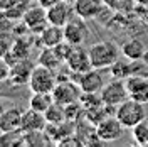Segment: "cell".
<instances>
[{"label": "cell", "mask_w": 148, "mask_h": 147, "mask_svg": "<svg viewBox=\"0 0 148 147\" xmlns=\"http://www.w3.org/2000/svg\"><path fill=\"white\" fill-rule=\"evenodd\" d=\"M89 58H91L92 68L98 69H110L121 54V47L114 44L113 41H99L89 46Z\"/></svg>", "instance_id": "1"}, {"label": "cell", "mask_w": 148, "mask_h": 147, "mask_svg": "<svg viewBox=\"0 0 148 147\" xmlns=\"http://www.w3.org/2000/svg\"><path fill=\"white\" fill-rule=\"evenodd\" d=\"M116 119L120 120L126 129H133L135 125H138L140 122H143L147 119L145 103L133 100V98L125 100L121 105L116 107Z\"/></svg>", "instance_id": "2"}, {"label": "cell", "mask_w": 148, "mask_h": 147, "mask_svg": "<svg viewBox=\"0 0 148 147\" xmlns=\"http://www.w3.org/2000/svg\"><path fill=\"white\" fill-rule=\"evenodd\" d=\"M56 85H57V76L54 74V69L42 64H37L34 68L29 81V88L32 90V93H52Z\"/></svg>", "instance_id": "3"}, {"label": "cell", "mask_w": 148, "mask_h": 147, "mask_svg": "<svg viewBox=\"0 0 148 147\" xmlns=\"http://www.w3.org/2000/svg\"><path fill=\"white\" fill-rule=\"evenodd\" d=\"M99 95H101L103 103L111 105V107H118L125 100L130 98L126 81L125 80H118V78H113L110 83H106L103 86V90L99 92Z\"/></svg>", "instance_id": "4"}, {"label": "cell", "mask_w": 148, "mask_h": 147, "mask_svg": "<svg viewBox=\"0 0 148 147\" xmlns=\"http://www.w3.org/2000/svg\"><path fill=\"white\" fill-rule=\"evenodd\" d=\"M81 93L83 92L76 81L64 80V81H57L56 88L52 90V98H54L56 103L66 107V105H71L74 101H79Z\"/></svg>", "instance_id": "5"}, {"label": "cell", "mask_w": 148, "mask_h": 147, "mask_svg": "<svg viewBox=\"0 0 148 147\" xmlns=\"http://www.w3.org/2000/svg\"><path fill=\"white\" fill-rule=\"evenodd\" d=\"M22 22L25 24V27L29 29V32L32 34H40L44 29L49 26V19H47V9L42 5H30L25 12V15L22 19Z\"/></svg>", "instance_id": "6"}, {"label": "cell", "mask_w": 148, "mask_h": 147, "mask_svg": "<svg viewBox=\"0 0 148 147\" xmlns=\"http://www.w3.org/2000/svg\"><path fill=\"white\" fill-rule=\"evenodd\" d=\"M64 37L66 41L73 46H83L86 39L89 37V29L86 26V19L73 17L64 26Z\"/></svg>", "instance_id": "7"}, {"label": "cell", "mask_w": 148, "mask_h": 147, "mask_svg": "<svg viewBox=\"0 0 148 147\" xmlns=\"http://www.w3.org/2000/svg\"><path fill=\"white\" fill-rule=\"evenodd\" d=\"M125 129L126 127L116 119V115H111L96 125V134H98V139L103 142H114V140L121 139Z\"/></svg>", "instance_id": "8"}, {"label": "cell", "mask_w": 148, "mask_h": 147, "mask_svg": "<svg viewBox=\"0 0 148 147\" xmlns=\"http://www.w3.org/2000/svg\"><path fill=\"white\" fill-rule=\"evenodd\" d=\"M64 64L67 66V69L73 71V73L83 74V73H86V71H89L92 68L91 58H89V51L84 49L83 46H73V49H71V53H69V56H67V59H66Z\"/></svg>", "instance_id": "9"}, {"label": "cell", "mask_w": 148, "mask_h": 147, "mask_svg": "<svg viewBox=\"0 0 148 147\" xmlns=\"http://www.w3.org/2000/svg\"><path fill=\"white\" fill-rule=\"evenodd\" d=\"M73 15H76L73 3H69L66 0H59L57 3L51 5L47 9V19H49V24H52V26L64 27L66 24L73 19Z\"/></svg>", "instance_id": "10"}, {"label": "cell", "mask_w": 148, "mask_h": 147, "mask_svg": "<svg viewBox=\"0 0 148 147\" xmlns=\"http://www.w3.org/2000/svg\"><path fill=\"white\" fill-rule=\"evenodd\" d=\"M77 85L83 93H99L104 86L101 69L91 68L89 71H86L83 74L77 73Z\"/></svg>", "instance_id": "11"}, {"label": "cell", "mask_w": 148, "mask_h": 147, "mask_svg": "<svg viewBox=\"0 0 148 147\" xmlns=\"http://www.w3.org/2000/svg\"><path fill=\"white\" fill-rule=\"evenodd\" d=\"M36 64L25 58V59H18L17 63H14L12 68H10V76L9 81L15 86H22V85H27L30 81V76H32V71H34Z\"/></svg>", "instance_id": "12"}, {"label": "cell", "mask_w": 148, "mask_h": 147, "mask_svg": "<svg viewBox=\"0 0 148 147\" xmlns=\"http://www.w3.org/2000/svg\"><path fill=\"white\" fill-rule=\"evenodd\" d=\"M47 127V119L42 112H37L29 107V110L22 112V125L20 130L24 134H30V132H40L46 130Z\"/></svg>", "instance_id": "13"}, {"label": "cell", "mask_w": 148, "mask_h": 147, "mask_svg": "<svg viewBox=\"0 0 148 147\" xmlns=\"http://www.w3.org/2000/svg\"><path fill=\"white\" fill-rule=\"evenodd\" d=\"M126 88H128L130 98L138 100L141 103H148V78L141 74H131L126 80Z\"/></svg>", "instance_id": "14"}, {"label": "cell", "mask_w": 148, "mask_h": 147, "mask_svg": "<svg viewBox=\"0 0 148 147\" xmlns=\"http://www.w3.org/2000/svg\"><path fill=\"white\" fill-rule=\"evenodd\" d=\"M22 125V110L17 107H12L2 113L0 117V132H14L20 130Z\"/></svg>", "instance_id": "15"}, {"label": "cell", "mask_w": 148, "mask_h": 147, "mask_svg": "<svg viewBox=\"0 0 148 147\" xmlns=\"http://www.w3.org/2000/svg\"><path fill=\"white\" fill-rule=\"evenodd\" d=\"M39 39H40L42 47H54V46H57V44H61L62 41H66L64 27H59V26H52V24H49V26L39 34Z\"/></svg>", "instance_id": "16"}, {"label": "cell", "mask_w": 148, "mask_h": 147, "mask_svg": "<svg viewBox=\"0 0 148 147\" xmlns=\"http://www.w3.org/2000/svg\"><path fill=\"white\" fill-rule=\"evenodd\" d=\"M74 7V14L81 19H94L99 14L101 3L99 0H76L73 3Z\"/></svg>", "instance_id": "17"}, {"label": "cell", "mask_w": 148, "mask_h": 147, "mask_svg": "<svg viewBox=\"0 0 148 147\" xmlns=\"http://www.w3.org/2000/svg\"><path fill=\"white\" fill-rule=\"evenodd\" d=\"M121 54L131 61H141L147 54V47L140 39H130L121 46Z\"/></svg>", "instance_id": "18"}, {"label": "cell", "mask_w": 148, "mask_h": 147, "mask_svg": "<svg viewBox=\"0 0 148 147\" xmlns=\"http://www.w3.org/2000/svg\"><path fill=\"white\" fill-rule=\"evenodd\" d=\"M37 63L42 64V66H46V68H51V69H57L61 64H64V63L59 59V56L56 54L54 47H44V49L39 53Z\"/></svg>", "instance_id": "19"}, {"label": "cell", "mask_w": 148, "mask_h": 147, "mask_svg": "<svg viewBox=\"0 0 148 147\" xmlns=\"http://www.w3.org/2000/svg\"><path fill=\"white\" fill-rule=\"evenodd\" d=\"M54 103V98H52V93H34L29 100V107L34 108L37 112H42L46 113L47 108Z\"/></svg>", "instance_id": "20"}, {"label": "cell", "mask_w": 148, "mask_h": 147, "mask_svg": "<svg viewBox=\"0 0 148 147\" xmlns=\"http://www.w3.org/2000/svg\"><path fill=\"white\" fill-rule=\"evenodd\" d=\"M44 115H46V119H47V123H51V125H59V123L67 122L64 107L59 105V103H56V101L47 108V112L44 113Z\"/></svg>", "instance_id": "21"}, {"label": "cell", "mask_w": 148, "mask_h": 147, "mask_svg": "<svg viewBox=\"0 0 148 147\" xmlns=\"http://www.w3.org/2000/svg\"><path fill=\"white\" fill-rule=\"evenodd\" d=\"M110 71H111V76H113V78L126 80L128 76L133 74V63H131V59H128V61L118 59V61L110 68Z\"/></svg>", "instance_id": "22"}, {"label": "cell", "mask_w": 148, "mask_h": 147, "mask_svg": "<svg viewBox=\"0 0 148 147\" xmlns=\"http://www.w3.org/2000/svg\"><path fill=\"white\" fill-rule=\"evenodd\" d=\"M131 137H133L136 146H141V147L148 146V122L147 120L140 122L138 125H135L131 129Z\"/></svg>", "instance_id": "23"}, {"label": "cell", "mask_w": 148, "mask_h": 147, "mask_svg": "<svg viewBox=\"0 0 148 147\" xmlns=\"http://www.w3.org/2000/svg\"><path fill=\"white\" fill-rule=\"evenodd\" d=\"M14 31H15L14 20H12L10 17H7L5 12L0 10V41L10 39V37L14 36Z\"/></svg>", "instance_id": "24"}, {"label": "cell", "mask_w": 148, "mask_h": 147, "mask_svg": "<svg viewBox=\"0 0 148 147\" xmlns=\"http://www.w3.org/2000/svg\"><path fill=\"white\" fill-rule=\"evenodd\" d=\"M79 103L83 105L84 110H88L91 107H96V105L103 103V100H101V95H98V93H81Z\"/></svg>", "instance_id": "25"}, {"label": "cell", "mask_w": 148, "mask_h": 147, "mask_svg": "<svg viewBox=\"0 0 148 147\" xmlns=\"http://www.w3.org/2000/svg\"><path fill=\"white\" fill-rule=\"evenodd\" d=\"M71 49H73V44H69L67 41H62L61 44L54 46L56 54L59 56V59H61L62 63H66V59H67V56H69V53H71Z\"/></svg>", "instance_id": "26"}, {"label": "cell", "mask_w": 148, "mask_h": 147, "mask_svg": "<svg viewBox=\"0 0 148 147\" xmlns=\"http://www.w3.org/2000/svg\"><path fill=\"white\" fill-rule=\"evenodd\" d=\"M10 64L9 61L5 59V56H0V81H5V80H9L10 76Z\"/></svg>", "instance_id": "27"}, {"label": "cell", "mask_w": 148, "mask_h": 147, "mask_svg": "<svg viewBox=\"0 0 148 147\" xmlns=\"http://www.w3.org/2000/svg\"><path fill=\"white\" fill-rule=\"evenodd\" d=\"M59 0H37V3L39 5H42V7H46V9H49L51 5H54V3H57Z\"/></svg>", "instance_id": "28"}, {"label": "cell", "mask_w": 148, "mask_h": 147, "mask_svg": "<svg viewBox=\"0 0 148 147\" xmlns=\"http://www.w3.org/2000/svg\"><path fill=\"white\" fill-rule=\"evenodd\" d=\"M135 2H138L140 5H143V7H148V0H135Z\"/></svg>", "instance_id": "29"}, {"label": "cell", "mask_w": 148, "mask_h": 147, "mask_svg": "<svg viewBox=\"0 0 148 147\" xmlns=\"http://www.w3.org/2000/svg\"><path fill=\"white\" fill-rule=\"evenodd\" d=\"M3 112H5V107H3V103L0 101V117H2V113H3Z\"/></svg>", "instance_id": "30"}, {"label": "cell", "mask_w": 148, "mask_h": 147, "mask_svg": "<svg viewBox=\"0 0 148 147\" xmlns=\"http://www.w3.org/2000/svg\"><path fill=\"white\" fill-rule=\"evenodd\" d=\"M66 2H69V3H74V2H76V0H66Z\"/></svg>", "instance_id": "31"}, {"label": "cell", "mask_w": 148, "mask_h": 147, "mask_svg": "<svg viewBox=\"0 0 148 147\" xmlns=\"http://www.w3.org/2000/svg\"><path fill=\"white\" fill-rule=\"evenodd\" d=\"M0 90H2V81H0Z\"/></svg>", "instance_id": "32"}]
</instances>
